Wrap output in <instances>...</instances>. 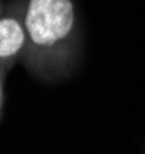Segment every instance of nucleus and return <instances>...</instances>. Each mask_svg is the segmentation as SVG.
I'll use <instances>...</instances> for the list:
<instances>
[{
	"mask_svg": "<svg viewBox=\"0 0 145 154\" xmlns=\"http://www.w3.org/2000/svg\"><path fill=\"white\" fill-rule=\"evenodd\" d=\"M75 9L72 0H29L26 9L28 67L46 79L69 70Z\"/></svg>",
	"mask_w": 145,
	"mask_h": 154,
	"instance_id": "1",
	"label": "nucleus"
},
{
	"mask_svg": "<svg viewBox=\"0 0 145 154\" xmlns=\"http://www.w3.org/2000/svg\"><path fill=\"white\" fill-rule=\"evenodd\" d=\"M29 0H17L2 15L0 21V64L2 78L12 69L20 52H23L28 43L26 32V9Z\"/></svg>",
	"mask_w": 145,
	"mask_h": 154,
	"instance_id": "2",
	"label": "nucleus"
}]
</instances>
